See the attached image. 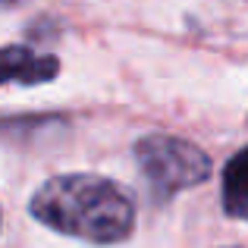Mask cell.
Returning <instances> with one entry per match:
<instances>
[{"label":"cell","mask_w":248,"mask_h":248,"mask_svg":"<svg viewBox=\"0 0 248 248\" xmlns=\"http://www.w3.org/2000/svg\"><path fill=\"white\" fill-rule=\"evenodd\" d=\"M0 226H3V217H0Z\"/></svg>","instance_id":"obj_7"},{"label":"cell","mask_w":248,"mask_h":248,"mask_svg":"<svg viewBox=\"0 0 248 248\" xmlns=\"http://www.w3.org/2000/svg\"><path fill=\"white\" fill-rule=\"evenodd\" d=\"M230 248H242V245H230Z\"/></svg>","instance_id":"obj_6"},{"label":"cell","mask_w":248,"mask_h":248,"mask_svg":"<svg viewBox=\"0 0 248 248\" xmlns=\"http://www.w3.org/2000/svg\"><path fill=\"white\" fill-rule=\"evenodd\" d=\"M248 201V170H245V148H239L223 167V211L232 220H245Z\"/></svg>","instance_id":"obj_4"},{"label":"cell","mask_w":248,"mask_h":248,"mask_svg":"<svg viewBox=\"0 0 248 248\" xmlns=\"http://www.w3.org/2000/svg\"><path fill=\"white\" fill-rule=\"evenodd\" d=\"M13 3H19V0H0V6H13Z\"/></svg>","instance_id":"obj_5"},{"label":"cell","mask_w":248,"mask_h":248,"mask_svg":"<svg viewBox=\"0 0 248 248\" xmlns=\"http://www.w3.org/2000/svg\"><path fill=\"white\" fill-rule=\"evenodd\" d=\"M29 211L60 236L91 245L126 242L135 230V198L97 173H60L35 188Z\"/></svg>","instance_id":"obj_1"},{"label":"cell","mask_w":248,"mask_h":248,"mask_svg":"<svg viewBox=\"0 0 248 248\" xmlns=\"http://www.w3.org/2000/svg\"><path fill=\"white\" fill-rule=\"evenodd\" d=\"M60 73V60L54 54L29 47V44H6L0 47V88L3 85H44Z\"/></svg>","instance_id":"obj_3"},{"label":"cell","mask_w":248,"mask_h":248,"mask_svg":"<svg viewBox=\"0 0 248 248\" xmlns=\"http://www.w3.org/2000/svg\"><path fill=\"white\" fill-rule=\"evenodd\" d=\"M135 167H139L141 182L157 201H167L179 195L182 188L201 186L211 179V154L198 148L195 141L179 139V135H141L135 141Z\"/></svg>","instance_id":"obj_2"}]
</instances>
